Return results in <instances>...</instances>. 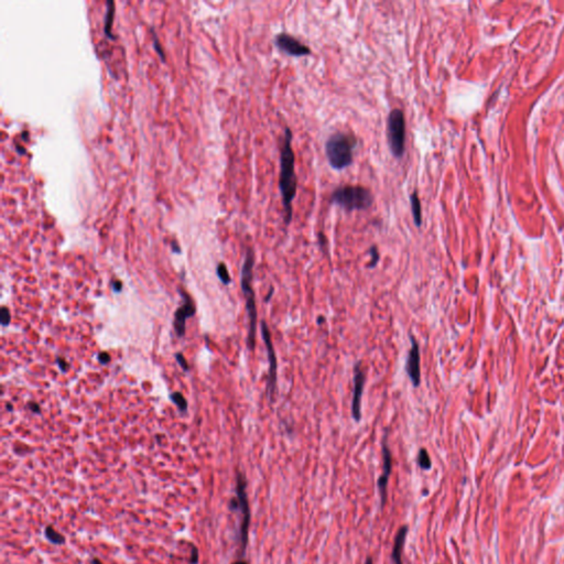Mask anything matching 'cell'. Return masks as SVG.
I'll return each mask as SVG.
<instances>
[{
	"mask_svg": "<svg viewBox=\"0 0 564 564\" xmlns=\"http://www.w3.org/2000/svg\"><path fill=\"white\" fill-rule=\"evenodd\" d=\"M292 141V133L289 127L284 129L283 142H282L281 152H280V176H279V189L282 196V204H283L284 213V223L289 225L292 220L293 210L292 202L297 195L298 190V180L295 176V157L294 152L291 147Z\"/></svg>",
	"mask_w": 564,
	"mask_h": 564,
	"instance_id": "cell-1",
	"label": "cell"
},
{
	"mask_svg": "<svg viewBox=\"0 0 564 564\" xmlns=\"http://www.w3.org/2000/svg\"><path fill=\"white\" fill-rule=\"evenodd\" d=\"M253 266H255V253L252 249L249 248L245 260H244L242 268V279L241 285L242 291L246 299V310L248 313L249 330L247 337V346L250 351H253L256 345V331H257V308H256V297L252 288V272Z\"/></svg>",
	"mask_w": 564,
	"mask_h": 564,
	"instance_id": "cell-2",
	"label": "cell"
},
{
	"mask_svg": "<svg viewBox=\"0 0 564 564\" xmlns=\"http://www.w3.org/2000/svg\"><path fill=\"white\" fill-rule=\"evenodd\" d=\"M356 144L357 140L352 135L341 131L331 135L325 143V154L330 166L334 170L350 167Z\"/></svg>",
	"mask_w": 564,
	"mask_h": 564,
	"instance_id": "cell-3",
	"label": "cell"
},
{
	"mask_svg": "<svg viewBox=\"0 0 564 564\" xmlns=\"http://www.w3.org/2000/svg\"><path fill=\"white\" fill-rule=\"evenodd\" d=\"M331 203L340 206L347 212L364 211L373 205L374 196L371 192L364 186L343 185L338 186L333 192Z\"/></svg>",
	"mask_w": 564,
	"mask_h": 564,
	"instance_id": "cell-4",
	"label": "cell"
},
{
	"mask_svg": "<svg viewBox=\"0 0 564 564\" xmlns=\"http://www.w3.org/2000/svg\"><path fill=\"white\" fill-rule=\"evenodd\" d=\"M247 481L243 473L238 472L236 476V498H233L229 502V509L232 511L238 510L242 515L241 528H239V540H241V548L243 556L245 554L247 543H248V532L249 526H250V508H249L248 497L246 493Z\"/></svg>",
	"mask_w": 564,
	"mask_h": 564,
	"instance_id": "cell-5",
	"label": "cell"
},
{
	"mask_svg": "<svg viewBox=\"0 0 564 564\" xmlns=\"http://www.w3.org/2000/svg\"><path fill=\"white\" fill-rule=\"evenodd\" d=\"M387 138L392 156L397 159L402 158L406 145V119L401 109L394 108L389 112Z\"/></svg>",
	"mask_w": 564,
	"mask_h": 564,
	"instance_id": "cell-6",
	"label": "cell"
},
{
	"mask_svg": "<svg viewBox=\"0 0 564 564\" xmlns=\"http://www.w3.org/2000/svg\"><path fill=\"white\" fill-rule=\"evenodd\" d=\"M261 335L262 340L265 342L267 354H268V360H269V375H268V396L272 400L274 394L277 390V380H278V376H277V371H278V360L276 357V352L274 349V344L271 341V334L268 327L267 323L265 321L261 322Z\"/></svg>",
	"mask_w": 564,
	"mask_h": 564,
	"instance_id": "cell-7",
	"label": "cell"
},
{
	"mask_svg": "<svg viewBox=\"0 0 564 564\" xmlns=\"http://www.w3.org/2000/svg\"><path fill=\"white\" fill-rule=\"evenodd\" d=\"M178 293L181 294V298L183 300V303L180 308L176 309L175 313V321H173V326H175L176 334L178 337H183L185 334V326H186V319L193 317L195 316L196 308L193 302V300L187 294L185 291L182 289H178Z\"/></svg>",
	"mask_w": 564,
	"mask_h": 564,
	"instance_id": "cell-8",
	"label": "cell"
},
{
	"mask_svg": "<svg viewBox=\"0 0 564 564\" xmlns=\"http://www.w3.org/2000/svg\"><path fill=\"white\" fill-rule=\"evenodd\" d=\"M275 44L282 52L290 56H308L311 55V49L300 42L297 37L289 34H279L275 37Z\"/></svg>",
	"mask_w": 564,
	"mask_h": 564,
	"instance_id": "cell-9",
	"label": "cell"
},
{
	"mask_svg": "<svg viewBox=\"0 0 564 564\" xmlns=\"http://www.w3.org/2000/svg\"><path fill=\"white\" fill-rule=\"evenodd\" d=\"M366 383V375L361 369V364L356 363L354 366V389H352V416L356 422L361 419V397H363Z\"/></svg>",
	"mask_w": 564,
	"mask_h": 564,
	"instance_id": "cell-10",
	"label": "cell"
},
{
	"mask_svg": "<svg viewBox=\"0 0 564 564\" xmlns=\"http://www.w3.org/2000/svg\"><path fill=\"white\" fill-rule=\"evenodd\" d=\"M383 458H384V472L377 482L380 501H382V509H384V507L387 502L388 482L390 474L392 472V454L387 444V435H385V438L383 440Z\"/></svg>",
	"mask_w": 564,
	"mask_h": 564,
	"instance_id": "cell-11",
	"label": "cell"
},
{
	"mask_svg": "<svg viewBox=\"0 0 564 564\" xmlns=\"http://www.w3.org/2000/svg\"><path fill=\"white\" fill-rule=\"evenodd\" d=\"M411 341V347L409 351L407 363H406V371L408 374L409 379L411 380L413 387H419L421 384V366H420V347L418 344L416 338L412 335L410 336Z\"/></svg>",
	"mask_w": 564,
	"mask_h": 564,
	"instance_id": "cell-12",
	"label": "cell"
},
{
	"mask_svg": "<svg viewBox=\"0 0 564 564\" xmlns=\"http://www.w3.org/2000/svg\"><path fill=\"white\" fill-rule=\"evenodd\" d=\"M407 533H408V527L407 526H402V527L399 528L396 537H394L392 552H391L392 564H402V553H403V548H405Z\"/></svg>",
	"mask_w": 564,
	"mask_h": 564,
	"instance_id": "cell-13",
	"label": "cell"
},
{
	"mask_svg": "<svg viewBox=\"0 0 564 564\" xmlns=\"http://www.w3.org/2000/svg\"><path fill=\"white\" fill-rule=\"evenodd\" d=\"M410 204H411V212L413 216V220H415V225L419 228L422 225V208L421 202L418 195V192L415 191L410 195Z\"/></svg>",
	"mask_w": 564,
	"mask_h": 564,
	"instance_id": "cell-14",
	"label": "cell"
},
{
	"mask_svg": "<svg viewBox=\"0 0 564 564\" xmlns=\"http://www.w3.org/2000/svg\"><path fill=\"white\" fill-rule=\"evenodd\" d=\"M114 15H115V2L112 0H108L107 1V11L105 16V25H104V32L105 35L112 39L111 34V27L112 22H114Z\"/></svg>",
	"mask_w": 564,
	"mask_h": 564,
	"instance_id": "cell-15",
	"label": "cell"
},
{
	"mask_svg": "<svg viewBox=\"0 0 564 564\" xmlns=\"http://www.w3.org/2000/svg\"><path fill=\"white\" fill-rule=\"evenodd\" d=\"M44 535L49 542L55 544V546H62V544L65 543L64 535L58 532L52 526H46L44 529Z\"/></svg>",
	"mask_w": 564,
	"mask_h": 564,
	"instance_id": "cell-16",
	"label": "cell"
},
{
	"mask_svg": "<svg viewBox=\"0 0 564 564\" xmlns=\"http://www.w3.org/2000/svg\"><path fill=\"white\" fill-rule=\"evenodd\" d=\"M418 465L423 471H429L432 467V462L430 458V455L427 453L425 449H420L419 454H418Z\"/></svg>",
	"mask_w": 564,
	"mask_h": 564,
	"instance_id": "cell-17",
	"label": "cell"
},
{
	"mask_svg": "<svg viewBox=\"0 0 564 564\" xmlns=\"http://www.w3.org/2000/svg\"><path fill=\"white\" fill-rule=\"evenodd\" d=\"M170 399L182 413H184L187 410V401L181 392H172L170 394Z\"/></svg>",
	"mask_w": 564,
	"mask_h": 564,
	"instance_id": "cell-18",
	"label": "cell"
},
{
	"mask_svg": "<svg viewBox=\"0 0 564 564\" xmlns=\"http://www.w3.org/2000/svg\"><path fill=\"white\" fill-rule=\"evenodd\" d=\"M216 274H217L218 279L222 281V283L225 285H228L230 283V276H229V272L226 265L224 264V262H219L218 266H217V269H216Z\"/></svg>",
	"mask_w": 564,
	"mask_h": 564,
	"instance_id": "cell-19",
	"label": "cell"
},
{
	"mask_svg": "<svg viewBox=\"0 0 564 564\" xmlns=\"http://www.w3.org/2000/svg\"><path fill=\"white\" fill-rule=\"evenodd\" d=\"M10 319L11 316L9 309L7 307H2L1 310H0V322H1V325L8 326L10 324Z\"/></svg>",
	"mask_w": 564,
	"mask_h": 564,
	"instance_id": "cell-20",
	"label": "cell"
},
{
	"mask_svg": "<svg viewBox=\"0 0 564 564\" xmlns=\"http://www.w3.org/2000/svg\"><path fill=\"white\" fill-rule=\"evenodd\" d=\"M369 255L371 257L370 259V264L368 265L369 268H374L377 266L378 261H379V252H378V249L376 246H371L369 249Z\"/></svg>",
	"mask_w": 564,
	"mask_h": 564,
	"instance_id": "cell-21",
	"label": "cell"
},
{
	"mask_svg": "<svg viewBox=\"0 0 564 564\" xmlns=\"http://www.w3.org/2000/svg\"><path fill=\"white\" fill-rule=\"evenodd\" d=\"M176 361H177V364L181 366V368H182L183 370H184V371H189V369H190V368H189V364H187L185 357L183 356V355L181 354V352H177V354H176Z\"/></svg>",
	"mask_w": 564,
	"mask_h": 564,
	"instance_id": "cell-22",
	"label": "cell"
},
{
	"mask_svg": "<svg viewBox=\"0 0 564 564\" xmlns=\"http://www.w3.org/2000/svg\"><path fill=\"white\" fill-rule=\"evenodd\" d=\"M97 359L102 365H107V364L110 363L111 358H110V355L108 354L107 352H101L100 354L97 355Z\"/></svg>",
	"mask_w": 564,
	"mask_h": 564,
	"instance_id": "cell-23",
	"label": "cell"
},
{
	"mask_svg": "<svg viewBox=\"0 0 564 564\" xmlns=\"http://www.w3.org/2000/svg\"><path fill=\"white\" fill-rule=\"evenodd\" d=\"M56 363H58L59 368L61 371H62V373H67V371L69 370L70 365H69L68 361L63 358V357H58V358H56Z\"/></svg>",
	"mask_w": 564,
	"mask_h": 564,
	"instance_id": "cell-24",
	"label": "cell"
},
{
	"mask_svg": "<svg viewBox=\"0 0 564 564\" xmlns=\"http://www.w3.org/2000/svg\"><path fill=\"white\" fill-rule=\"evenodd\" d=\"M197 563H199V550H197L195 546H192L190 564H197Z\"/></svg>",
	"mask_w": 564,
	"mask_h": 564,
	"instance_id": "cell-25",
	"label": "cell"
},
{
	"mask_svg": "<svg viewBox=\"0 0 564 564\" xmlns=\"http://www.w3.org/2000/svg\"><path fill=\"white\" fill-rule=\"evenodd\" d=\"M153 41H154V48H156L157 52L160 54V56H161V59L164 61L163 50H162V48H161V44H160V41H159V39H158V36H157L156 34H154V32H153Z\"/></svg>",
	"mask_w": 564,
	"mask_h": 564,
	"instance_id": "cell-26",
	"label": "cell"
},
{
	"mask_svg": "<svg viewBox=\"0 0 564 564\" xmlns=\"http://www.w3.org/2000/svg\"><path fill=\"white\" fill-rule=\"evenodd\" d=\"M28 409H29V410H30L32 413H36V415H40V413H41V408H40V406L37 405V403L35 402V401L28 402Z\"/></svg>",
	"mask_w": 564,
	"mask_h": 564,
	"instance_id": "cell-27",
	"label": "cell"
},
{
	"mask_svg": "<svg viewBox=\"0 0 564 564\" xmlns=\"http://www.w3.org/2000/svg\"><path fill=\"white\" fill-rule=\"evenodd\" d=\"M111 285H112V290H114L116 293H120L121 291H123V282L118 279H115L114 281H112Z\"/></svg>",
	"mask_w": 564,
	"mask_h": 564,
	"instance_id": "cell-28",
	"label": "cell"
},
{
	"mask_svg": "<svg viewBox=\"0 0 564 564\" xmlns=\"http://www.w3.org/2000/svg\"><path fill=\"white\" fill-rule=\"evenodd\" d=\"M171 247H172L173 252H176V253H180V252H181V248H180V246H178V244H177L176 242H172V243H171Z\"/></svg>",
	"mask_w": 564,
	"mask_h": 564,
	"instance_id": "cell-29",
	"label": "cell"
},
{
	"mask_svg": "<svg viewBox=\"0 0 564 564\" xmlns=\"http://www.w3.org/2000/svg\"><path fill=\"white\" fill-rule=\"evenodd\" d=\"M91 563H92V564H103V563L101 562L100 559H97V558H94V559H92Z\"/></svg>",
	"mask_w": 564,
	"mask_h": 564,
	"instance_id": "cell-30",
	"label": "cell"
},
{
	"mask_svg": "<svg viewBox=\"0 0 564 564\" xmlns=\"http://www.w3.org/2000/svg\"><path fill=\"white\" fill-rule=\"evenodd\" d=\"M365 564H374L373 558H371V557H368L367 559H366V562H365Z\"/></svg>",
	"mask_w": 564,
	"mask_h": 564,
	"instance_id": "cell-31",
	"label": "cell"
},
{
	"mask_svg": "<svg viewBox=\"0 0 564 564\" xmlns=\"http://www.w3.org/2000/svg\"><path fill=\"white\" fill-rule=\"evenodd\" d=\"M272 292H274V288H271V289H270V293H269V294H268V297H267V299H266V302H268V301H269V300H270V298H271V294H272Z\"/></svg>",
	"mask_w": 564,
	"mask_h": 564,
	"instance_id": "cell-32",
	"label": "cell"
},
{
	"mask_svg": "<svg viewBox=\"0 0 564 564\" xmlns=\"http://www.w3.org/2000/svg\"><path fill=\"white\" fill-rule=\"evenodd\" d=\"M6 408H7V409H8V410H9V411H11V410H12V405H11V403H7V406H6Z\"/></svg>",
	"mask_w": 564,
	"mask_h": 564,
	"instance_id": "cell-33",
	"label": "cell"
},
{
	"mask_svg": "<svg viewBox=\"0 0 564 564\" xmlns=\"http://www.w3.org/2000/svg\"><path fill=\"white\" fill-rule=\"evenodd\" d=\"M233 564H248V563L245 561H236V562H234Z\"/></svg>",
	"mask_w": 564,
	"mask_h": 564,
	"instance_id": "cell-34",
	"label": "cell"
}]
</instances>
